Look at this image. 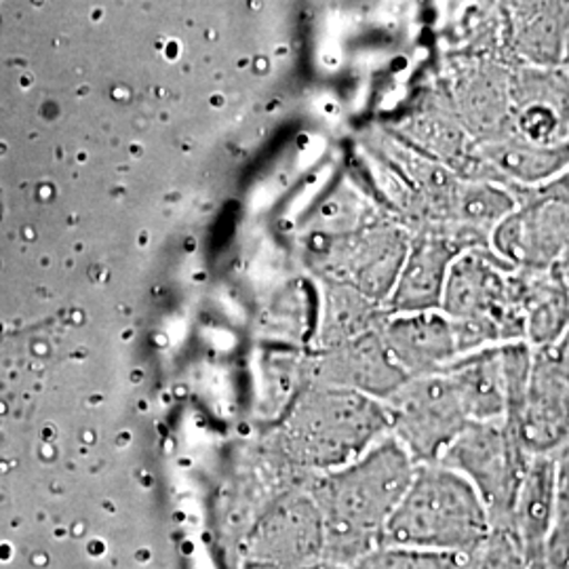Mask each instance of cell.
Instances as JSON below:
<instances>
[{
	"label": "cell",
	"mask_w": 569,
	"mask_h": 569,
	"mask_svg": "<svg viewBox=\"0 0 569 569\" xmlns=\"http://www.w3.org/2000/svg\"><path fill=\"white\" fill-rule=\"evenodd\" d=\"M523 342L531 350L552 346L569 329V284L550 270H519Z\"/></svg>",
	"instance_id": "10"
},
{
	"label": "cell",
	"mask_w": 569,
	"mask_h": 569,
	"mask_svg": "<svg viewBox=\"0 0 569 569\" xmlns=\"http://www.w3.org/2000/svg\"><path fill=\"white\" fill-rule=\"evenodd\" d=\"M477 569H529L528 559L507 531H493Z\"/></svg>",
	"instance_id": "14"
},
{
	"label": "cell",
	"mask_w": 569,
	"mask_h": 569,
	"mask_svg": "<svg viewBox=\"0 0 569 569\" xmlns=\"http://www.w3.org/2000/svg\"><path fill=\"white\" fill-rule=\"evenodd\" d=\"M467 352L523 342L519 270L498 253L468 249L451 266L441 300Z\"/></svg>",
	"instance_id": "2"
},
{
	"label": "cell",
	"mask_w": 569,
	"mask_h": 569,
	"mask_svg": "<svg viewBox=\"0 0 569 569\" xmlns=\"http://www.w3.org/2000/svg\"><path fill=\"white\" fill-rule=\"evenodd\" d=\"M507 425L531 456H550L569 439V363L552 346L533 350L523 401Z\"/></svg>",
	"instance_id": "6"
},
{
	"label": "cell",
	"mask_w": 569,
	"mask_h": 569,
	"mask_svg": "<svg viewBox=\"0 0 569 569\" xmlns=\"http://www.w3.org/2000/svg\"><path fill=\"white\" fill-rule=\"evenodd\" d=\"M479 557L392 545V549L371 557L361 569H477Z\"/></svg>",
	"instance_id": "12"
},
{
	"label": "cell",
	"mask_w": 569,
	"mask_h": 569,
	"mask_svg": "<svg viewBox=\"0 0 569 569\" xmlns=\"http://www.w3.org/2000/svg\"><path fill=\"white\" fill-rule=\"evenodd\" d=\"M446 376L467 411L468 422L505 420L509 407V385L502 346H489L462 355L449 367Z\"/></svg>",
	"instance_id": "8"
},
{
	"label": "cell",
	"mask_w": 569,
	"mask_h": 569,
	"mask_svg": "<svg viewBox=\"0 0 569 569\" xmlns=\"http://www.w3.org/2000/svg\"><path fill=\"white\" fill-rule=\"evenodd\" d=\"M392 361L406 378L446 373L462 355H467L458 327L446 312H397L382 331Z\"/></svg>",
	"instance_id": "7"
},
{
	"label": "cell",
	"mask_w": 569,
	"mask_h": 569,
	"mask_svg": "<svg viewBox=\"0 0 569 569\" xmlns=\"http://www.w3.org/2000/svg\"><path fill=\"white\" fill-rule=\"evenodd\" d=\"M533 456L505 420L470 422L439 465L456 470L479 493L493 531H507L515 498Z\"/></svg>",
	"instance_id": "3"
},
{
	"label": "cell",
	"mask_w": 569,
	"mask_h": 569,
	"mask_svg": "<svg viewBox=\"0 0 569 569\" xmlns=\"http://www.w3.org/2000/svg\"><path fill=\"white\" fill-rule=\"evenodd\" d=\"M559 507V489L555 477V465L550 456H533L515 498L510 515V538L531 561L540 555L547 542L555 515Z\"/></svg>",
	"instance_id": "9"
},
{
	"label": "cell",
	"mask_w": 569,
	"mask_h": 569,
	"mask_svg": "<svg viewBox=\"0 0 569 569\" xmlns=\"http://www.w3.org/2000/svg\"><path fill=\"white\" fill-rule=\"evenodd\" d=\"M416 468L397 441H385L346 465L327 488L329 507L336 512V531L350 536L355 529H387Z\"/></svg>",
	"instance_id": "4"
},
{
	"label": "cell",
	"mask_w": 569,
	"mask_h": 569,
	"mask_svg": "<svg viewBox=\"0 0 569 569\" xmlns=\"http://www.w3.org/2000/svg\"><path fill=\"white\" fill-rule=\"evenodd\" d=\"M388 428L407 456L418 465H435L443 458L458 435L470 425L446 373L407 378L388 397Z\"/></svg>",
	"instance_id": "5"
},
{
	"label": "cell",
	"mask_w": 569,
	"mask_h": 569,
	"mask_svg": "<svg viewBox=\"0 0 569 569\" xmlns=\"http://www.w3.org/2000/svg\"><path fill=\"white\" fill-rule=\"evenodd\" d=\"M529 569H569V500H559L547 542Z\"/></svg>",
	"instance_id": "13"
},
{
	"label": "cell",
	"mask_w": 569,
	"mask_h": 569,
	"mask_svg": "<svg viewBox=\"0 0 569 569\" xmlns=\"http://www.w3.org/2000/svg\"><path fill=\"white\" fill-rule=\"evenodd\" d=\"M390 545L481 555L493 533L488 509L462 475L439 462L416 468L388 519Z\"/></svg>",
	"instance_id": "1"
},
{
	"label": "cell",
	"mask_w": 569,
	"mask_h": 569,
	"mask_svg": "<svg viewBox=\"0 0 569 569\" xmlns=\"http://www.w3.org/2000/svg\"><path fill=\"white\" fill-rule=\"evenodd\" d=\"M555 465V477H557V489L559 500H569V439H566L559 448L550 453Z\"/></svg>",
	"instance_id": "15"
},
{
	"label": "cell",
	"mask_w": 569,
	"mask_h": 569,
	"mask_svg": "<svg viewBox=\"0 0 569 569\" xmlns=\"http://www.w3.org/2000/svg\"><path fill=\"white\" fill-rule=\"evenodd\" d=\"M468 251L453 237L427 243L397 274L392 289L395 312H422L441 308L451 266Z\"/></svg>",
	"instance_id": "11"
}]
</instances>
